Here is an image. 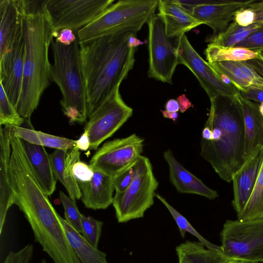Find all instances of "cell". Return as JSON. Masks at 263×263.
I'll use <instances>...</instances> for the list:
<instances>
[{"instance_id": "11", "label": "cell", "mask_w": 263, "mask_h": 263, "mask_svg": "<svg viewBox=\"0 0 263 263\" xmlns=\"http://www.w3.org/2000/svg\"><path fill=\"white\" fill-rule=\"evenodd\" d=\"M144 139L135 134L105 143L95 152L89 165L114 177L132 166L141 156Z\"/></svg>"}, {"instance_id": "25", "label": "cell", "mask_w": 263, "mask_h": 263, "mask_svg": "<svg viewBox=\"0 0 263 263\" xmlns=\"http://www.w3.org/2000/svg\"><path fill=\"white\" fill-rule=\"evenodd\" d=\"M58 218L72 249L81 263H109L106 254L89 243L58 213Z\"/></svg>"}, {"instance_id": "10", "label": "cell", "mask_w": 263, "mask_h": 263, "mask_svg": "<svg viewBox=\"0 0 263 263\" xmlns=\"http://www.w3.org/2000/svg\"><path fill=\"white\" fill-rule=\"evenodd\" d=\"M133 109L122 99L117 89L88 117L84 127L90 140L89 149L97 150L132 116Z\"/></svg>"}, {"instance_id": "51", "label": "cell", "mask_w": 263, "mask_h": 263, "mask_svg": "<svg viewBox=\"0 0 263 263\" xmlns=\"http://www.w3.org/2000/svg\"><path fill=\"white\" fill-rule=\"evenodd\" d=\"M259 110L262 115H263V103L259 104Z\"/></svg>"}, {"instance_id": "2", "label": "cell", "mask_w": 263, "mask_h": 263, "mask_svg": "<svg viewBox=\"0 0 263 263\" xmlns=\"http://www.w3.org/2000/svg\"><path fill=\"white\" fill-rule=\"evenodd\" d=\"M45 2L22 0L25 51L21 90L16 109L28 121L51 81L48 49L54 36Z\"/></svg>"}, {"instance_id": "41", "label": "cell", "mask_w": 263, "mask_h": 263, "mask_svg": "<svg viewBox=\"0 0 263 263\" xmlns=\"http://www.w3.org/2000/svg\"><path fill=\"white\" fill-rule=\"evenodd\" d=\"M240 92L243 98L248 100L260 103H263V89H262L255 87H249L243 88L240 91Z\"/></svg>"}, {"instance_id": "9", "label": "cell", "mask_w": 263, "mask_h": 263, "mask_svg": "<svg viewBox=\"0 0 263 263\" xmlns=\"http://www.w3.org/2000/svg\"><path fill=\"white\" fill-rule=\"evenodd\" d=\"M149 68L148 76L163 83L172 84V77L179 64L177 47L167 36L163 24L155 14L147 23Z\"/></svg>"}, {"instance_id": "33", "label": "cell", "mask_w": 263, "mask_h": 263, "mask_svg": "<svg viewBox=\"0 0 263 263\" xmlns=\"http://www.w3.org/2000/svg\"><path fill=\"white\" fill-rule=\"evenodd\" d=\"M82 235L92 246L98 248L103 222L93 217L82 215Z\"/></svg>"}, {"instance_id": "8", "label": "cell", "mask_w": 263, "mask_h": 263, "mask_svg": "<svg viewBox=\"0 0 263 263\" xmlns=\"http://www.w3.org/2000/svg\"><path fill=\"white\" fill-rule=\"evenodd\" d=\"M114 0H46L45 9L56 37L64 28L77 32L112 5Z\"/></svg>"}, {"instance_id": "14", "label": "cell", "mask_w": 263, "mask_h": 263, "mask_svg": "<svg viewBox=\"0 0 263 263\" xmlns=\"http://www.w3.org/2000/svg\"><path fill=\"white\" fill-rule=\"evenodd\" d=\"M25 40L23 31L12 47L0 57L1 82L6 95L15 107L19 100L23 76Z\"/></svg>"}, {"instance_id": "4", "label": "cell", "mask_w": 263, "mask_h": 263, "mask_svg": "<svg viewBox=\"0 0 263 263\" xmlns=\"http://www.w3.org/2000/svg\"><path fill=\"white\" fill-rule=\"evenodd\" d=\"M51 47L54 63L51 64L50 78L62 93L60 104L63 114L71 123H85L88 112L79 42L77 39L66 46L52 41Z\"/></svg>"}, {"instance_id": "44", "label": "cell", "mask_w": 263, "mask_h": 263, "mask_svg": "<svg viewBox=\"0 0 263 263\" xmlns=\"http://www.w3.org/2000/svg\"><path fill=\"white\" fill-rule=\"evenodd\" d=\"M255 71L263 78V58L258 53V56L254 59L246 61Z\"/></svg>"}, {"instance_id": "50", "label": "cell", "mask_w": 263, "mask_h": 263, "mask_svg": "<svg viewBox=\"0 0 263 263\" xmlns=\"http://www.w3.org/2000/svg\"><path fill=\"white\" fill-rule=\"evenodd\" d=\"M222 263H254L246 261L232 259H226Z\"/></svg>"}, {"instance_id": "23", "label": "cell", "mask_w": 263, "mask_h": 263, "mask_svg": "<svg viewBox=\"0 0 263 263\" xmlns=\"http://www.w3.org/2000/svg\"><path fill=\"white\" fill-rule=\"evenodd\" d=\"M12 127L1 128L0 137V235H2L6 217L9 208L13 204L14 196L11 186L9 167L11 146Z\"/></svg>"}, {"instance_id": "5", "label": "cell", "mask_w": 263, "mask_h": 263, "mask_svg": "<svg viewBox=\"0 0 263 263\" xmlns=\"http://www.w3.org/2000/svg\"><path fill=\"white\" fill-rule=\"evenodd\" d=\"M159 0H121L77 32L79 43L102 36L137 33L155 14Z\"/></svg>"}, {"instance_id": "16", "label": "cell", "mask_w": 263, "mask_h": 263, "mask_svg": "<svg viewBox=\"0 0 263 263\" xmlns=\"http://www.w3.org/2000/svg\"><path fill=\"white\" fill-rule=\"evenodd\" d=\"M163 157L168 165L170 181L179 193L196 194L210 200L218 197L216 191L209 187L185 169L175 158L171 150L165 151Z\"/></svg>"}, {"instance_id": "12", "label": "cell", "mask_w": 263, "mask_h": 263, "mask_svg": "<svg viewBox=\"0 0 263 263\" xmlns=\"http://www.w3.org/2000/svg\"><path fill=\"white\" fill-rule=\"evenodd\" d=\"M179 63L186 66L196 77L210 100L219 95L236 99L240 91L223 82L192 46L185 34L175 40Z\"/></svg>"}, {"instance_id": "46", "label": "cell", "mask_w": 263, "mask_h": 263, "mask_svg": "<svg viewBox=\"0 0 263 263\" xmlns=\"http://www.w3.org/2000/svg\"><path fill=\"white\" fill-rule=\"evenodd\" d=\"M177 100L179 105L180 111L182 113L185 112L189 108L193 107L191 102L184 94L179 96Z\"/></svg>"}, {"instance_id": "15", "label": "cell", "mask_w": 263, "mask_h": 263, "mask_svg": "<svg viewBox=\"0 0 263 263\" xmlns=\"http://www.w3.org/2000/svg\"><path fill=\"white\" fill-rule=\"evenodd\" d=\"M263 161V147L247 159L234 174L233 207L239 214L244 209L255 186Z\"/></svg>"}, {"instance_id": "17", "label": "cell", "mask_w": 263, "mask_h": 263, "mask_svg": "<svg viewBox=\"0 0 263 263\" xmlns=\"http://www.w3.org/2000/svg\"><path fill=\"white\" fill-rule=\"evenodd\" d=\"M93 176L87 182L78 181L81 200L85 206L94 210L106 209L112 203L115 189L113 177L93 169Z\"/></svg>"}, {"instance_id": "28", "label": "cell", "mask_w": 263, "mask_h": 263, "mask_svg": "<svg viewBox=\"0 0 263 263\" xmlns=\"http://www.w3.org/2000/svg\"><path fill=\"white\" fill-rule=\"evenodd\" d=\"M208 63L246 61L256 58L258 53L240 47H224L209 43L204 51Z\"/></svg>"}, {"instance_id": "21", "label": "cell", "mask_w": 263, "mask_h": 263, "mask_svg": "<svg viewBox=\"0 0 263 263\" xmlns=\"http://www.w3.org/2000/svg\"><path fill=\"white\" fill-rule=\"evenodd\" d=\"M209 65L223 82L233 85L239 91L249 87L263 89V78L246 61H223Z\"/></svg>"}, {"instance_id": "31", "label": "cell", "mask_w": 263, "mask_h": 263, "mask_svg": "<svg viewBox=\"0 0 263 263\" xmlns=\"http://www.w3.org/2000/svg\"><path fill=\"white\" fill-rule=\"evenodd\" d=\"M25 119L20 116L9 100L0 84V124L4 126H21Z\"/></svg>"}, {"instance_id": "47", "label": "cell", "mask_w": 263, "mask_h": 263, "mask_svg": "<svg viewBox=\"0 0 263 263\" xmlns=\"http://www.w3.org/2000/svg\"><path fill=\"white\" fill-rule=\"evenodd\" d=\"M146 41H142L137 37V33L130 32L128 38V45L130 48H136L137 47L143 45Z\"/></svg>"}, {"instance_id": "3", "label": "cell", "mask_w": 263, "mask_h": 263, "mask_svg": "<svg viewBox=\"0 0 263 263\" xmlns=\"http://www.w3.org/2000/svg\"><path fill=\"white\" fill-rule=\"evenodd\" d=\"M210 101L204 126L210 129L211 137L209 141L201 139L200 155L221 179L230 182L245 162L243 113L237 99L219 95Z\"/></svg>"}, {"instance_id": "26", "label": "cell", "mask_w": 263, "mask_h": 263, "mask_svg": "<svg viewBox=\"0 0 263 263\" xmlns=\"http://www.w3.org/2000/svg\"><path fill=\"white\" fill-rule=\"evenodd\" d=\"M179 263H222V254L205 248L200 242L186 241L176 248Z\"/></svg>"}, {"instance_id": "7", "label": "cell", "mask_w": 263, "mask_h": 263, "mask_svg": "<svg viewBox=\"0 0 263 263\" xmlns=\"http://www.w3.org/2000/svg\"><path fill=\"white\" fill-rule=\"evenodd\" d=\"M220 237L221 254L226 259L263 262V217L227 220Z\"/></svg>"}, {"instance_id": "53", "label": "cell", "mask_w": 263, "mask_h": 263, "mask_svg": "<svg viewBox=\"0 0 263 263\" xmlns=\"http://www.w3.org/2000/svg\"><path fill=\"white\" fill-rule=\"evenodd\" d=\"M263 58V51L259 53Z\"/></svg>"}, {"instance_id": "34", "label": "cell", "mask_w": 263, "mask_h": 263, "mask_svg": "<svg viewBox=\"0 0 263 263\" xmlns=\"http://www.w3.org/2000/svg\"><path fill=\"white\" fill-rule=\"evenodd\" d=\"M41 145L67 152L76 146V140L37 131Z\"/></svg>"}, {"instance_id": "52", "label": "cell", "mask_w": 263, "mask_h": 263, "mask_svg": "<svg viewBox=\"0 0 263 263\" xmlns=\"http://www.w3.org/2000/svg\"><path fill=\"white\" fill-rule=\"evenodd\" d=\"M41 263H47L45 259H43Z\"/></svg>"}, {"instance_id": "45", "label": "cell", "mask_w": 263, "mask_h": 263, "mask_svg": "<svg viewBox=\"0 0 263 263\" xmlns=\"http://www.w3.org/2000/svg\"><path fill=\"white\" fill-rule=\"evenodd\" d=\"M76 146L81 151H86L90 147V140L86 132L84 131L80 138L76 140Z\"/></svg>"}, {"instance_id": "38", "label": "cell", "mask_w": 263, "mask_h": 263, "mask_svg": "<svg viewBox=\"0 0 263 263\" xmlns=\"http://www.w3.org/2000/svg\"><path fill=\"white\" fill-rule=\"evenodd\" d=\"M72 173L78 181L87 182L92 178L94 172L90 165L79 160L73 165Z\"/></svg>"}, {"instance_id": "20", "label": "cell", "mask_w": 263, "mask_h": 263, "mask_svg": "<svg viewBox=\"0 0 263 263\" xmlns=\"http://www.w3.org/2000/svg\"><path fill=\"white\" fill-rule=\"evenodd\" d=\"M236 99L240 104L243 116V158L246 161L263 147V115L260 111L259 104L243 98L240 92Z\"/></svg>"}, {"instance_id": "32", "label": "cell", "mask_w": 263, "mask_h": 263, "mask_svg": "<svg viewBox=\"0 0 263 263\" xmlns=\"http://www.w3.org/2000/svg\"><path fill=\"white\" fill-rule=\"evenodd\" d=\"M59 197L64 208L65 219L75 230L81 234L82 214L76 202L62 191L59 193Z\"/></svg>"}, {"instance_id": "49", "label": "cell", "mask_w": 263, "mask_h": 263, "mask_svg": "<svg viewBox=\"0 0 263 263\" xmlns=\"http://www.w3.org/2000/svg\"><path fill=\"white\" fill-rule=\"evenodd\" d=\"M161 112L164 118L172 119L173 121H176L178 117V114L177 112H172L166 110H161Z\"/></svg>"}, {"instance_id": "37", "label": "cell", "mask_w": 263, "mask_h": 263, "mask_svg": "<svg viewBox=\"0 0 263 263\" xmlns=\"http://www.w3.org/2000/svg\"><path fill=\"white\" fill-rule=\"evenodd\" d=\"M134 164L113 177L116 192H123L132 182L134 177Z\"/></svg>"}, {"instance_id": "29", "label": "cell", "mask_w": 263, "mask_h": 263, "mask_svg": "<svg viewBox=\"0 0 263 263\" xmlns=\"http://www.w3.org/2000/svg\"><path fill=\"white\" fill-rule=\"evenodd\" d=\"M237 216L240 220L263 217V161L250 197Z\"/></svg>"}, {"instance_id": "18", "label": "cell", "mask_w": 263, "mask_h": 263, "mask_svg": "<svg viewBox=\"0 0 263 263\" xmlns=\"http://www.w3.org/2000/svg\"><path fill=\"white\" fill-rule=\"evenodd\" d=\"M157 7V15L163 24L167 36L171 39L178 38L204 24L185 10L175 0H159Z\"/></svg>"}, {"instance_id": "30", "label": "cell", "mask_w": 263, "mask_h": 263, "mask_svg": "<svg viewBox=\"0 0 263 263\" xmlns=\"http://www.w3.org/2000/svg\"><path fill=\"white\" fill-rule=\"evenodd\" d=\"M155 197L167 209L178 226L182 237H184L185 236L186 232H189L195 236L199 240V242L207 249L222 253L220 246L213 244L203 237L192 227L188 220L173 208L163 197L157 193L155 194Z\"/></svg>"}, {"instance_id": "48", "label": "cell", "mask_w": 263, "mask_h": 263, "mask_svg": "<svg viewBox=\"0 0 263 263\" xmlns=\"http://www.w3.org/2000/svg\"><path fill=\"white\" fill-rule=\"evenodd\" d=\"M165 110L172 112L180 110L179 105L177 100L174 99L168 100L165 105Z\"/></svg>"}, {"instance_id": "39", "label": "cell", "mask_w": 263, "mask_h": 263, "mask_svg": "<svg viewBox=\"0 0 263 263\" xmlns=\"http://www.w3.org/2000/svg\"><path fill=\"white\" fill-rule=\"evenodd\" d=\"M15 136L29 143L41 145V141L36 130L21 126L12 127Z\"/></svg>"}, {"instance_id": "19", "label": "cell", "mask_w": 263, "mask_h": 263, "mask_svg": "<svg viewBox=\"0 0 263 263\" xmlns=\"http://www.w3.org/2000/svg\"><path fill=\"white\" fill-rule=\"evenodd\" d=\"M0 57L10 50L23 31L22 0H0Z\"/></svg>"}, {"instance_id": "24", "label": "cell", "mask_w": 263, "mask_h": 263, "mask_svg": "<svg viewBox=\"0 0 263 263\" xmlns=\"http://www.w3.org/2000/svg\"><path fill=\"white\" fill-rule=\"evenodd\" d=\"M50 159L54 176L64 185L69 197L75 202L81 199V189L72 173L73 165L80 160L79 149L76 146L69 152L56 149L50 154Z\"/></svg>"}, {"instance_id": "13", "label": "cell", "mask_w": 263, "mask_h": 263, "mask_svg": "<svg viewBox=\"0 0 263 263\" xmlns=\"http://www.w3.org/2000/svg\"><path fill=\"white\" fill-rule=\"evenodd\" d=\"M175 1L194 18L210 27L212 34L216 35L227 28L237 12L248 7L254 0Z\"/></svg>"}, {"instance_id": "6", "label": "cell", "mask_w": 263, "mask_h": 263, "mask_svg": "<svg viewBox=\"0 0 263 263\" xmlns=\"http://www.w3.org/2000/svg\"><path fill=\"white\" fill-rule=\"evenodd\" d=\"M134 177L122 192H116L112 205L120 223L142 218L154 202L155 191L159 185L149 159L140 156L134 164Z\"/></svg>"}, {"instance_id": "40", "label": "cell", "mask_w": 263, "mask_h": 263, "mask_svg": "<svg viewBox=\"0 0 263 263\" xmlns=\"http://www.w3.org/2000/svg\"><path fill=\"white\" fill-rule=\"evenodd\" d=\"M233 21L240 26H248L254 23L255 15L248 6L237 12Z\"/></svg>"}, {"instance_id": "22", "label": "cell", "mask_w": 263, "mask_h": 263, "mask_svg": "<svg viewBox=\"0 0 263 263\" xmlns=\"http://www.w3.org/2000/svg\"><path fill=\"white\" fill-rule=\"evenodd\" d=\"M21 141L38 184L47 196L51 195L55 190L57 180L53 172L50 155L42 145L31 144L22 139Z\"/></svg>"}, {"instance_id": "36", "label": "cell", "mask_w": 263, "mask_h": 263, "mask_svg": "<svg viewBox=\"0 0 263 263\" xmlns=\"http://www.w3.org/2000/svg\"><path fill=\"white\" fill-rule=\"evenodd\" d=\"M33 254V245L28 244L18 252L10 251L3 263H30Z\"/></svg>"}, {"instance_id": "1", "label": "cell", "mask_w": 263, "mask_h": 263, "mask_svg": "<svg viewBox=\"0 0 263 263\" xmlns=\"http://www.w3.org/2000/svg\"><path fill=\"white\" fill-rule=\"evenodd\" d=\"M111 34L79 43L88 118L117 89L133 68L137 48L129 33Z\"/></svg>"}, {"instance_id": "43", "label": "cell", "mask_w": 263, "mask_h": 263, "mask_svg": "<svg viewBox=\"0 0 263 263\" xmlns=\"http://www.w3.org/2000/svg\"><path fill=\"white\" fill-rule=\"evenodd\" d=\"M248 7L254 13V23H263V1H253Z\"/></svg>"}, {"instance_id": "27", "label": "cell", "mask_w": 263, "mask_h": 263, "mask_svg": "<svg viewBox=\"0 0 263 263\" xmlns=\"http://www.w3.org/2000/svg\"><path fill=\"white\" fill-rule=\"evenodd\" d=\"M262 29L263 23H254L248 26H242L233 21L220 33L208 36L205 42L224 47H235L252 33Z\"/></svg>"}, {"instance_id": "42", "label": "cell", "mask_w": 263, "mask_h": 263, "mask_svg": "<svg viewBox=\"0 0 263 263\" xmlns=\"http://www.w3.org/2000/svg\"><path fill=\"white\" fill-rule=\"evenodd\" d=\"M77 40V37L73 33V30L64 28L58 32L55 41L63 45L68 46Z\"/></svg>"}, {"instance_id": "35", "label": "cell", "mask_w": 263, "mask_h": 263, "mask_svg": "<svg viewBox=\"0 0 263 263\" xmlns=\"http://www.w3.org/2000/svg\"><path fill=\"white\" fill-rule=\"evenodd\" d=\"M235 47L243 48L259 53L263 51V29L252 33Z\"/></svg>"}]
</instances>
